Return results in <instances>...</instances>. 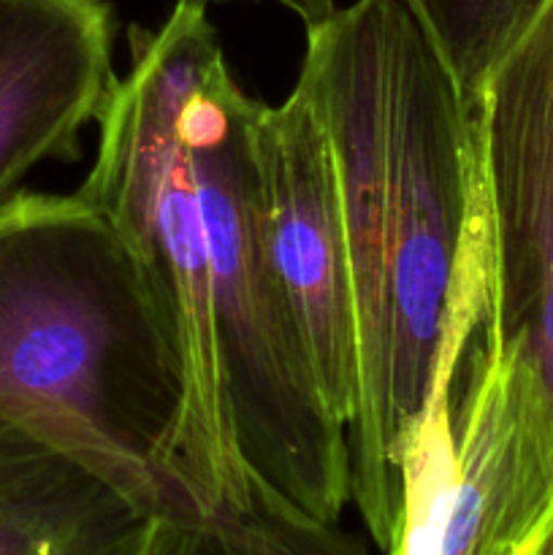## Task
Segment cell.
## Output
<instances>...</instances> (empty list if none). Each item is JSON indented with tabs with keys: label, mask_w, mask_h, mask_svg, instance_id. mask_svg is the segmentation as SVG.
<instances>
[{
	"label": "cell",
	"mask_w": 553,
	"mask_h": 555,
	"mask_svg": "<svg viewBox=\"0 0 553 555\" xmlns=\"http://www.w3.org/2000/svg\"><path fill=\"white\" fill-rule=\"evenodd\" d=\"M298 90L329 135L358 323L350 502L390 551L401 448L426 401L475 201V101L404 0H352L307 27Z\"/></svg>",
	"instance_id": "6da1fadb"
},
{
	"label": "cell",
	"mask_w": 553,
	"mask_h": 555,
	"mask_svg": "<svg viewBox=\"0 0 553 555\" xmlns=\"http://www.w3.org/2000/svg\"><path fill=\"white\" fill-rule=\"evenodd\" d=\"M177 334L133 249L79 195L0 204V417L79 459L150 518L201 526L168 455Z\"/></svg>",
	"instance_id": "7a4b0ae2"
},
{
	"label": "cell",
	"mask_w": 553,
	"mask_h": 555,
	"mask_svg": "<svg viewBox=\"0 0 553 555\" xmlns=\"http://www.w3.org/2000/svg\"><path fill=\"white\" fill-rule=\"evenodd\" d=\"M206 5L177 0L157 30L130 27L133 63L98 119V150L76 195L101 211L139 258L182 352L184 406L173 477L206 529L249 555H274L296 504L260 486L236 448L211 312V258L198 177L179 119L220 54Z\"/></svg>",
	"instance_id": "3957f363"
},
{
	"label": "cell",
	"mask_w": 553,
	"mask_h": 555,
	"mask_svg": "<svg viewBox=\"0 0 553 555\" xmlns=\"http://www.w3.org/2000/svg\"><path fill=\"white\" fill-rule=\"evenodd\" d=\"M488 209L472 201L426 401L401 448L385 555H542L553 542V390L526 331L488 309Z\"/></svg>",
	"instance_id": "277c9868"
},
{
	"label": "cell",
	"mask_w": 553,
	"mask_h": 555,
	"mask_svg": "<svg viewBox=\"0 0 553 555\" xmlns=\"http://www.w3.org/2000/svg\"><path fill=\"white\" fill-rule=\"evenodd\" d=\"M258 103L239 87L220 52L190 90L179 119L209 233L228 417L255 480L309 518L336 526L350 504V442L325 406L266 258L253 160Z\"/></svg>",
	"instance_id": "5b68a950"
},
{
	"label": "cell",
	"mask_w": 553,
	"mask_h": 555,
	"mask_svg": "<svg viewBox=\"0 0 553 555\" xmlns=\"http://www.w3.org/2000/svg\"><path fill=\"white\" fill-rule=\"evenodd\" d=\"M253 160L266 258L325 406L350 431L361 399L350 253L329 135L298 87L280 106L258 103Z\"/></svg>",
	"instance_id": "8992f818"
},
{
	"label": "cell",
	"mask_w": 553,
	"mask_h": 555,
	"mask_svg": "<svg viewBox=\"0 0 553 555\" xmlns=\"http://www.w3.org/2000/svg\"><path fill=\"white\" fill-rule=\"evenodd\" d=\"M499 331H526L553 390V0L475 95Z\"/></svg>",
	"instance_id": "52a82bcc"
},
{
	"label": "cell",
	"mask_w": 553,
	"mask_h": 555,
	"mask_svg": "<svg viewBox=\"0 0 553 555\" xmlns=\"http://www.w3.org/2000/svg\"><path fill=\"white\" fill-rule=\"evenodd\" d=\"M108 0H0V204L43 160H79L117 95Z\"/></svg>",
	"instance_id": "ba28073f"
},
{
	"label": "cell",
	"mask_w": 553,
	"mask_h": 555,
	"mask_svg": "<svg viewBox=\"0 0 553 555\" xmlns=\"http://www.w3.org/2000/svg\"><path fill=\"white\" fill-rule=\"evenodd\" d=\"M150 526L90 466L0 417V555H141Z\"/></svg>",
	"instance_id": "9c48e42d"
},
{
	"label": "cell",
	"mask_w": 553,
	"mask_h": 555,
	"mask_svg": "<svg viewBox=\"0 0 553 555\" xmlns=\"http://www.w3.org/2000/svg\"><path fill=\"white\" fill-rule=\"evenodd\" d=\"M475 101L486 76L545 0H404Z\"/></svg>",
	"instance_id": "30bf717a"
},
{
	"label": "cell",
	"mask_w": 553,
	"mask_h": 555,
	"mask_svg": "<svg viewBox=\"0 0 553 555\" xmlns=\"http://www.w3.org/2000/svg\"><path fill=\"white\" fill-rule=\"evenodd\" d=\"M141 555H249L222 534L201 526L152 518Z\"/></svg>",
	"instance_id": "8fae6325"
},
{
	"label": "cell",
	"mask_w": 553,
	"mask_h": 555,
	"mask_svg": "<svg viewBox=\"0 0 553 555\" xmlns=\"http://www.w3.org/2000/svg\"><path fill=\"white\" fill-rule=\"evenodd\" d=\"M190 3H198V5H217V3H276L282 9L293 11L298 20L304 22V27L309 25H318L323 22L325 16L334 14L339 5L336 0H190Z\"/></svg>",
	"instance_id": "7c38bea8"
},
{
	"label": "cell",
	"mask_w": 553,
	"mask_h": 555,
	"mask_svg": "<svg viewBox=\"0 0 553 555\" xmlns=\"http://www.w3.org/2000/svg\"><path fill=\"white\" fill-rule=\"evenodd\" d=\"M542 555H551V553H548V547H545V553H542Z\"/></svg>",
	"instance_id": "4fadbf2b"
}]
</instances>
